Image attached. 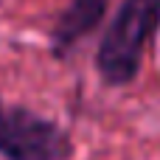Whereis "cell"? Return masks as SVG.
<instances>
[{"label":"cell","instance_id":"cell-1","mask_svg":"<svg viewBox=\"0 0 160 160\" xmlns=\"http://www.w3.org/2000/svg\"><path fill=\"white\" fill-rule=\"evenodd\" d=\"M160 25V0H124L98 48V70L110 84L135 79L143 51Z\"/></svg>","mask_w":160,"mask_h":160},{"label":"cell","instance_id":"cell-2","mask_svg":"<svg viewBox=\"0 0 160 160\" xmlns=\"http://www.w3.org/2000/svg\"><path fill=\"white\" fill-rule=\"evenodd\" d=\"M0 155L8 160H65L70 141L56 124L0 101Z\"/></svg>","mask_w":160,"mask_h":160},{"label":"cell","instance_id":"cell-3","mask_svg":"<svg viewBox=\"0 0 160 160\" xmlns=\"http://www.w3.org/2000/svg\"><path fill=\"white\" fill-rule=\"evenodd\" d=\"M104 8H107V0H70L53 28V51L62 56L82 37H87L104 17Z\"/></svg>","mask_w":160,"mask_h":160}]
</instances>
